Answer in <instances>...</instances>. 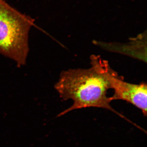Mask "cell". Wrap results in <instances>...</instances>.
Here are the masks:
<instances>
[{"instance_id":"1","label":"cell","mask_w":147,"mask_h":147,"mask_svg":"<svg viewBox=\"0 0 147 147\" xmlns=\"http://www.w3.org/2000/svg\"><path fill=\"white\" fill-rule=\"evenodd\" d=\"M90 63L89 68L70 69L62 71L55 89L63 100L71 99L73 103L57 117L77 109L101 108L115 113L137 127L138 125L110 105L111 100L107 96V92L110 89L107 73L110 65L108 62L95 55L91 56Z\"/></svg>"},{"instance_id":"2","label":"cell","mask_w":147,"mask_h":147,"mask_svg":"<svg viewBox=\"0 0 147 147\" xmlns=\"http://www.w3.org/2000/svg\"><path fill=\"white\" fill-rule=\"evenodd\" d=\"M34 21L0 0V53L19 67L26 63L29 33Z\"/></svg>"},{"instance_id":"3","label":"cell","mask_w":147,"mask_h":147,"mask_svg":"<svg viewBox=\"0 0 147 147\" xmlns=\"http://www.w3.org/2000/svg\"><path fill=\"white\" fill-rule=\"evenodd\" d=\"M108 79L110 89L114 91V94L110 97L111 101L114 100H125L134 105L142 111L144 116H147V84L142 82L134 84L125 82L121 76L108 67Z\"/></svg>"}]
</instances>
